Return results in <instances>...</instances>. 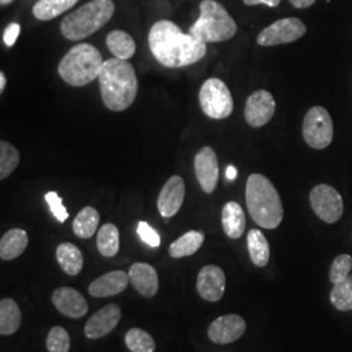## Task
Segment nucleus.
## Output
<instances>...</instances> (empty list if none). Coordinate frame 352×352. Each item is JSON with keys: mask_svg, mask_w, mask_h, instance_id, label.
<instances>
[{"mask_svg": "<svg viewBox=\"0 0 352 352\" xmlns=\"http://www.w3.org/2000/svg\"><path fill=\"white\" fill-rule=\"evenodd\" d=\"M107 47L115 58L128 60L132 58L136 52V43L131 34H128L124 30H113L106 39Z\"/></svg>", "mask_w": 352, "mask_h": 352, "instance_id": "393cba45", "label": "nucleus"}, {"mask_svg": "<svg viewBox=\"0 0 352 352\" xmlns=\"http://www.w3.org/2000/svg\"><path fill=\"white\" fill-rule=\"evenodd\" d=\"M222 226L228 238L239 239L245 230V214L238 202L230 201L222 209Z\"/></svg>", "mask_w": 352, "mask_h": 352, "instance_id": "412c9836", "label": "nucleus"}, {"mask_svg": "<svg viewBox=\"0 0 352 352\" xmlns=\"http://www.w3.org/2000/svg\"><path fill=\"white\" fill-rule=\"evenodd\" d=\"M352 270V257L347 253H342L337 256L330 266L329 270V279L333 285H337L342 282L343 279L349 277L351 274Z\"/></svg>", "mask_w": 352, "mask_h": 352, "instance_id": "473e14b6", "label": "nucleus"}, {"mask_svg": "<svg viewBox=\"0 0 352 352\" xmlns=\"http://www.w3.org/2000/svg\"><path fill=\"white\" fill-rule=\"evenodd\" d=\"M204 240L205 234L202 231H188L170 245L168 253L173 258L188 257L201 248Z\"/></svg>", "mask_w": 352, "mask_h": 352, "instance_id": "5701e85b", "label": "nucleus"}, {"mask_svg": "<svg viewBox=\"0 0 352 352\" xmlns=\"http://www.w3.org/2000/svg\"><path fill=\"white\" fill-rule=\"evenodd\" d=\"M289 3H291L295 8L302 10V8H308V7L314 6L316 3V0H289Z\"/></svg>", "mask_w": 352, "mask_h": 352, "instance_id": "58836bf2", "label": "nucleus"}, {"mask_svg": "<svg viewBox=\"0 0 352 352\" xmlns=\"http://www.w3.org/2000/svg\"><path fill=\"white\" fill-rule=\"evenodd\" d=\"M6 84H7L6 75H4V72H0V93H3V90L6 88Z\"/></svg>", "mask_w": 352, "mask_h": 352, "instance_id": "a19ab883", "label": "nucleus"}, {"mask_svg": "<svg viewBox=\"0 0 352 352\" xmlns=\"http://www.w3.org/2000/svg\"><path fill=\"white\" fill-rule=\"evenodd\" d=\"M97 247L102 256L113 257L119 252L120 247L118 227L113 223L103 225L97 235Z\"/></svg>", "mask_w": 352, "mask_h": 352, "instance_id": "c85d7f7f", "label": "nucleus"}, {"mask_svg": "<svg viewBox=\"0 0 352 352\" xmlns=\"http://www.w3.org/2000/svg\"><path fill=\"white\" fill-rule=\"evenodd\" d=\"M245 329L247 324L241 316H221L210 324L208 329V336L217 344H227L243 337Z\"/></svg>", "mask_w": 352, "mask_h": 352, "instance_id": "ddd939ff", "label": "nucleus"}, {"mask_svg": "<svg viewBox=\"0 0 352 352\" xmlns=\"http://www.w3.org/2000/svg\"><path fill=\"white\" fill-rule=\"evenodd\" d=\"M195 173L204 192L213 193L219 179V166L217 154L210 146H204L196 154Z\"/></svg>", "mask_w": 352, "mask_h": 352, "instance_id": "4468645a", "label": "nucleus"}, {"mask_svg": "<svg viewBox=\"0 0 352 352\" xmlns=\"http://www.w3.org/2000/svg\"><path fill=\"white\" fill-rule=\"evenodd\" d=\"M247 245L252 263L258 267H265L270 258V247L264 234L256 228L251 230L247 236Z\"/></svg>", "mask_w": 352, "mask_h": 352, "instance_id": "a878e982", "label": "nucleus"}, {"mask_svg": "<svg viewBox=\"0 0 352 352\" xmlns=\"http://www.w3.org/2000/svg\"><path fill=\"white\" fill-rule=\"evenodd\" d=\"M305 32L307 26L302 20L296 17L280 19L272 25L265 28L257 37V43L264 47L291 43L300 39L305 34Z\"/></svg>", "mask_w": 352, "mask_h": 352, "instance_id": "9d476101", "label": "nucleus"}, {"mask_svg": "<svg viewBox=\"0 0 352 352\" xmlns=\"http://www.w3.org/2000/svg\"><path fill=\"white\" fill-rule=\"evenodd\" d=\"M23 316L20 307L12 299H3L0 302V334L11 336L19 330Z\"/></svg>", "mask_w": 352, "mask_h": 352, "instance_id": "b1692460", "label": "nucleus"}, {"mask_svg": "<svg viewBox=\"0 0 352 352\" xmlns=\"http://www.w3.org/2000/svg\"><path fill=\"white\" fill-rule=\"evenodd\" d=\"M128 283V273L123 270H115L93 280L89 286L88 291L94 298H107L123 292L126 289Z\"/></svg>", "mask_w": 352, "mask_h": 352, "instance_id": "6ab92c4d", "label": "nucleus"}, {"mask_svg": "<svg viewBox=\"0 0 352 352\" xmlns=\"http://www.w3.org/2000/svg\"><path fill=\"white\" fill-rule=\"evenodd\" d=\"M20 164V153L7 141H0V179L12 174Z\"/></svg>", "mask_w": 352, "mask_h": 352, "instance_id": "2f4dec72", "label": "nucleus"}, {"mask_svg": "<svg viewBox=\"0 0 352 352\" xmlns=\"http://www.w3.org/2000/svg\"><path fill=\"white\" fill-rule=\"evenodd\" d=\"M309 202L316 215L327 222H338L343 214V200L340 192L331 186L318 184L309 193Z\"/></svg>", "mask_w": 352, "mask_h": 352, "instance_id": "1a4fd4ad", "label": "nucleus"}, {"mask_svg": "<svg viewBox=\"0 0 352 352\" xmlns=\"http://www.w3.org/2000/svg\"><path fill=\"white\" fill-rule=\"evenodd\" d=\"M245 202L252 219L267 230L277 228L283 219V205L274 184L261 174H252L247 180Z\"/></svg>", "mask_w": 352, "mask_h": 352, "instance_id": "7ed1b4c3", "label": "nucleus"}, {"mask_svg": "<svg viewBox=\"0 0 352 352\" xmlns=\"http://www.w3.org/2000/svg\"><path fill=\"white\" fill-rule=\"evenodd\" d=\"M52 302L62 315L69 318H81L88 314V302L77 289L71 287L55 289Z\"/></svg>", "mask_w": 352, "mask_h": 352, "instance_id": "f3484780", "label": "nucleus"}, {"mask_svg": "<svg viewBox=\"0 0 352 352\" xmlns=\"http://www.w3.org/2000/svg\"><path fill=\"white\" fill-rule=\"evenodd\" d=\"M56 260L68 276H78L84 266L81 251L72 243H62L56 248Z\"/></svg>", "mask_w": 352, "mask_h": 352, "instance_id": "4be33fe9", "label": "nucleus"}, {"mask_svg": "<svg viewBox=\"0 0 352 352\" xmlns=\"http://www.w3.org/2000/svg\"><path fill=\"white\" fill-rule=\"evenodd\" d=\"M282 0H244V4L247 6H257V4H265L267 7H277Z\"/></svg>", "mask_w": 352, "mask_h": 352, "instance_id": "4c0bfd02", "label": "nucleus"}, {"mask_svg": "<svg viewBox=\"0 0 352 352\" xmlns=\"http://www.w3.org/2000/svg\"><path fill=\"white\" fill-rule=\"evenodd\" d=\"M200 106L209 118L221 120L228 118L234 110V101L230 89L219 78H209L200 89Z\"/></svg>", "mask_w": 352, "mask_h": 352, "instance_id": "0eeeda50", "label": "nucleus"}, {"mask_svg": "<svg viewBox=\"0 0 352 352\" xmlns=\"http://www.w3.org/2000/svg\"><path fill=\"white\" fill-rule=\"evenodd\" d=\"M13 0H0V4L1 6H7V4H10V3H12Z\"/></svg>", "mask_w": 352, "mask_h": 352, "instance_id": "79ce46f5", "label": "nucleus"}, {"mask_svg": "<svg viewBox=\"0 0 352 352\" xmlns=\"http://www.w3.org/2000/svg\"><path fill=\"white\" fill-rule=\"evenodd\" d=\"M122 311L118 304H107L89 318L85 325V336L90 340H98L111 333L119 324Z\"/></svg>", "mask_w": 352, "mask_h": 352, "instance_id": "dca6fc26", "label": "nucleus"}, {"mask_svg": "<svg viewBox=\"0 0 352 352\" xmlns=\"http://www.w3.org/2000/svg\"><path fill=\"white\" fill-rule=\"evenodd\" d=\"M196 286L204 300L219 302L226 289V276L219 266L206 265L197 276Z\"/></svg>", "mask_w": 352, "mask_h": 352, "instance_id": "f8f14e48", "label": "nucleus"}, {"mask_svg": "<svg viewBox=\"0 0 352 352\" xmlns=\"http://www.w3.org/2000/svg\"><path fill=\"white\" fill-rule=\"evenodd\" d=\"M126 344L131 352H154L155 342L145 330L133 327L126 334Z\"/></svg>", "mask_w": 352, "mask_h": 352, "instance_id": "7c9ffc66", "label": "nucleus"}, {"mask_svg": "<svg viewBox=\"0 0 352 352\" xmlns=\"http://www.w3.org/2000/svg\"><path fill=\"white\" fill-rule=\"evenodd\" d=\"M238 176V170L235 166H228L226 168V177L227 180H235Z\"/></svg>", "mask_w": 352, "mask_h": 352, "instance_id": "ea45409f", "label": "nucleus"}, {"mask_svg": "<svg viewBox=\"0 0 352 352\" xmlns=\"http://www.w3.org/2000/svg\"><path fill=\"white\" fill-rule=\"evenodd\" d=\"M45 199H46V201H47L49 206H50L51 213L54 214V217L60 223H64L68 219L69 214H68V210L65 209V206L63 205V199L56 192L46 193Z\"/></svg>", "mask_w": 352, "mask_h": 352, "instance_id": "f704fd0d", "label": "nucleus"}, {"mask_svg": "<svg viewBox=\"0 0 352 352\" xmlns=\"http://www.w3.org/2000/svg\"><path fill=\"white\" fill-rule=\"evenodd\" d=\"M98 80L103 103L111 111H124L138 97V76L133 65L126 60L118 58L106 60Z\"/></svg>", "mask_w": 352, "mask_h": 352, "instance_id": "f03ea898", "label": "nucleus"}, {"mask_svg": "<svg viewBox=\"0 0 352 352\" xmlns=\"http://www.w3.org/2000/svg\"><path fill=\"white\" fill-rule=\"evenodd\" d=\"M334 135L333 120L327 109L315 106L305 113L302 122V138L305 142L317 151L327 148Z\"/></svg>", "mask_w": 352, "mask_h": 352, "instance_id": "6e6552de", "label": "nucleus"}, {"mask_svg": "<svg viewBox=\"0 0 352 352\" xmlns=\"http://www.w3.org/2000/svg\"><path fill=\"white\" fill-rule=\"evenodd\" d=\"M129 280L138 292L145 298H153L160 289V278L157 270L149 264L136 263L132 265L129 272Z\"/></svg>", "mask_w": 352, "mask_h": 352, "instance_id": "a211bd4d", "label": "nucleus"}, {"mask_svg": "<svg viewBox=\"0 0 352 352\" xmlns=\"http://www.w3.org/2000/svg\"><path fill=\"white\" fill-rule=\"evenodd\" d=\"M186 196V184L180 176H171L158 196V210L164 218L174 217L182 208Z\"/></svg>", "mask_w": 352, "mask_h": 352, "instance_id": "2eb2a0df", "label": "nucleus"}, {"mask_svg": "<svg viewBox=\"0 0 352 352\" xmlns=\"http://www.w3.org/2000/svg\"><path fill=\"white\" fill-rule=\"evenodd\" d=\"M100 219V213L94 208L85 206L76 215L75 221L72 223L76 236H78L80 239H90L98 228Z\"/></svg>", "mask_w": 352, "mask_h": 352, "instance_id": "bb28decb", "label": "nucleus"}, {"mask_svg": "<svg viewBox=\"0 0 352 352\" xmlns=\"http://www.w3.org/2000/svg\"><path fill=\"white\" fill-rule=\"evenodd\" d=\"M238 32L235 20L226 8L214 0H204L200 4V17L189 28V34L204 43L225 42Z\"/></svg>", "mask_w": 352, "mask_h": 352, "instance_id": "423d86ee", "label": "nucleus"}, {"mask_svg": "<svg viewBox=\"0 0 352 352\" xmlns=\"http://www.w3.org/2000/svg\"><path fill=\"white\" fill-rule=\"evenodd\" d=\"M78 0H39L33 13L41 21H49L71 10Z\"/></svg>", "mask_w": 352, "mask_h": 352, "instance_id": "cd10ccee", "label": "nucleus"}, {"mask_svg": "<svg viewBox=\"0 0 352 352\" xmlns=\"http://www.w3.org/2000/svg\"><path fill=\"white\" fill-rule=\"evenodd\" d=\"M19 34H20V25L13 23V24H11V25L6 29L4 36H3V41H4V43L8 47H12L13 45L16 43L17 38H19Z\"/></svg>", "mask_w": 352, "mask_h": 352, "instance_id": "e433bc0d", "label": "nucleus"}, {"mask_svg": "<svg viewBox=\"0 0 352 352\" xmlns=\"http://www.w3.org/2000/svg\"><path fill=\"white\" fill-rule=\"evenodd\" d=\"M329 299L333 307L340 312L352 311V274L333 286Z\"/></svg>", "mask_w": 352, "mask_h": 352, "instance_id": "c756f323", "label": "nucleus"}, {"mask_svg": "<svg viewBox=\"0 0 352 352\" xmlns=\"http://www.w3.org/2000/svg\"><path fill=\"white\" fill-rule=\"evenodd\" d=\"M46 349L49 352L69 351L71 338L68 331L62 327H52L46 340Z\"/></svg>", "mask_w": 352, "mask_h": 352, "instance_id": "72a5a7b5", "label": "nucleus"}, {"mask_svg": "<svg viewBox=\"0 0 352 352\" xmlns=\"http://www.w3.org/2000/svg\"><path fill=\"white\" fill-rule=\"evenodd\" d=\"M102 55L93 45L80 43L64 55L58 65V72L68 85L84 87L101 74Z\"/></svg>", "mask_w": 352, "mask_h": 352, "instance_id": "39448f33", "label": "nucleus"}, {"mask_svg": "<svg viewBox=\"0 0 352 352\" xmlns=\"http://www.w3.org/2000/svg\"><path fill=\"white\" fill-rule=\"evenodd\" d=\"M29 238L25 230L12 228L6 232L0 239V258L10 261L17 258L25 252Z\"/></svg>", "mask_w": 352, "mask_h": 352, "instance_id": "aec40b11", "label": "nucleus"}, {"mask_svg": "<svg viewBox=\"0 0 352 352\" xmlns=\"http://www.w3.org/2000/svg\"><path fill=\"white\" fill-rule=\"evenodd\" d=\"M138 234H139L141 240L145 244H148L149 247H153V248L160 247L161 238H160L158 232L151 225H148L146 222H140L139 226H138Z\"/></svg>", "mask_w": 352, "mask_h": 352, "instance_id": "c9c22d12", "label": "nucleus"}, {"mask_svg": "<svg viewBox=\"0 0 352 352\" xmlns=\"http://www.w3.org/2000/svg\"><path fill=\"white\" fill-rule=\"evenodd\" d=\"M149 47L154 58L167 68L187 67L197 63L206 55V43L184 34L168 20H161L151 26Z\"/></svg>", "mask_w": 352, "mask_h": 352, "instance_id": "f257e3e1", "label": "nucleus"}, {"mask_svg": "<svg viewBox=\"0 0 352 352\" xmlns=\"http://www.w3.org/2000/svg\"><path fill=\"white\" fill-rule=\"evenodd\" d=\"M113 12V0H91L64 17L60 32L69 41L84 39L106 25Z\"/></svg>", "mask_w": 352, "mask_h": 352, "instance_id": "20e7f679", "label": "nucleus"}, {"mask_svg": "<svg viewBox=\"0 0 352 352\" xmlns=\"http://www.w3.org/2000/svg\"><path fill=\"white\" fill-rule=\"evenodd\" d=\"M276 113V100L267 90H257L252 93L245 103V120L254 128L267 124Z\"/></svg>", "mask_w": 352, "mask_h": 352, "instance_id": "9b49d317", "label": "nucleus"}]
</instances>
